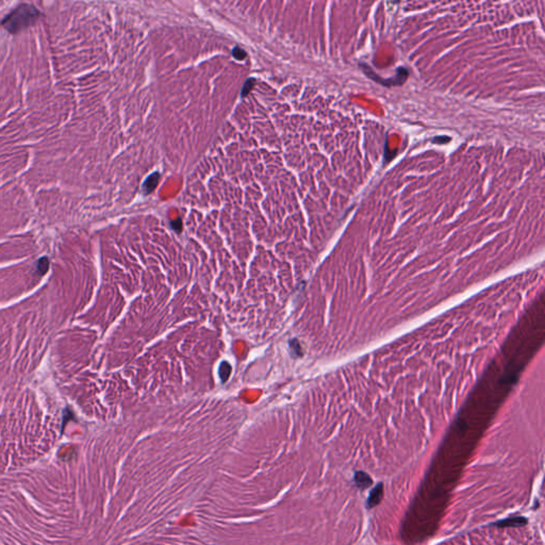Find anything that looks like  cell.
<instances>
[{"instance_id": "obj_1", "label": "cell", "mask_w": 545, "mask_h": 545, "mask_svg": "<svg viewBox=\"0 0 545 545\" xmlns=\"http://www.w3.org/2000/svg\"><path fill=\"white\" fill-rule=\"evenodd\" d=\"M40 17V12L31 4L23 3L15 8L2 22L3 27L11 33H16L30 27Z\"/></svg>"}, {"instance_id": "obj_2", "label": "cell", "mask_w": 545, "mask_h": 545, "mask_svg": "<svg viewBox=\"0 0 545 545\" xmlns=\"http://www.w3.org/2000/svg\"><path fill=\"white\" fill-rule=\"evenodd\" d=\"M159 178H160V175L158 173H154L150 175V176L146 179L145 182H144L143 185L144 194L152 193L156 189V186L159 183Z\"/></svg>"}, {"instance_id": "obj_3", "label": "cell", "mask_w": 545, "mask_h": 545, "mask_svg": "<svg viewBox=\"0 0 545 545\" xmlns=\"http://www.w3.org/2000/svg\"><path fill=\"white\" fill-rule=\"evenodd\" d=\"M233 55L236 60L241 61V60H244L246 58V52H245V50L242 49L241 47H235L233 50Z\"/></svg>"}, {"instance_id": "obj_4", "label": "cell", "mask_w": 545, "mask_h": 545, "mask_svg": "<svg viewBox=\"0 0 545 545\" xmlns=\"http://www.w3.org/2000/svg\"><path fill=\"white\" fill-rule=\"evenodd\" d=\"M255 82H256L255 79H248L246 81V83H245V85H244L243 90H242V96H246L247 94L249 93V91H252Z\"/></svg>"}, {"instance_id": "obj_5", "label": "cell", "mask_w": 545, "mask_h": 545, "mask_svg": "<svg viewBox=\"0 0 545 545\" xmlns=\"http://www.w3.org/2000/svg\"><path fill=\"white\" fill-rule=\"evenodd\" d=\"M449 141H450V137H448V136H437L436 139L432 140V142L437 143V144H442V143L445 144V143H448Z\"/></svg>"}]
</instances>
